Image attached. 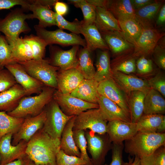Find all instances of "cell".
<instances>
[{
  "label": "cell",
  "mask_w": 165,
  "mask_h": 165,
  "mask_svg": "<svg viewBox=\"0 0 165 165\" xmlns=\"http://www.w3.org/2000/svg\"><path fill=\"white\" fill-rule=\"evenodd\" d=\"M164 36V32L154 27L143 28L134 45L133 56L138 58L151 54L159 41Z\"/></svg>",
  "instance_id": "11"
},
{
  "label": "cell",
  "mask_w": 165,
  "mask_h": 165,
  "mask_svg": "<svg viewBox=\"0 0 165 165\" xmlns=\"http://www.w3.org/2000/svg\"><path fill=\"white\" fill-rule=\"evenodd\" d=\"M124 147L123 143H112L111 148L112 161L109 165H122L123 162V152Z\"/></svg>",
  "instance_id": "50"
},
{
  "label": "cell",
  "mask_w": 165,
  "mask_h": 165,
  "mask_svg": "<svg viewBox=\"0 0 165 165\" xmlns=\"http://www.w3.org/2000/svg\"><path fill=\"white\" fill-rule=\"evenodd\" d=\"M56 13L58 15L63 16L68 12V8L67 5L63 2L57 0L54 5Z\"/></svg>",
  "instance_id": "53"
},
{
  "label": "cell",
  "mask_w": 165,
  "mask_h": 165,
  "mask_svg": "<svg viewBox=\"0 0 165 165\" xmlns=\"http://www.w3.org/2000/svg\"><path fill=\"white\" fill-rule=\"evenodd\" d=\"M24 118L12 116L4 111H0V139L9 133L13 135L19 130Z\"/></svg>",
  "instance_id": "38"
},
{
  "label": "cell",
  "mask_w": 165,
  "mask_h": 165,
  "mask_svg": "<svg viewBox=\"0 0 165 165\" xmlns=\"http://www.w3.org/2000/svg\"><path fill=\"white\" fill-rule=\"evenodd\" d=\"M31 0H0V10L9 9L16 5H20L24 10H28Z\"/></svg>",
  "instance_id": "51"
},
{
  "label": "cell",
  "mask_w": 165,
  "mask_h": 165,
  "mask_svg": "<svg viewBox=\"0 0 165 165\" xmlns=\"http://www.w3.org/2000/svg\"><path fill=\"white\" fill-rule=\"evenodd\" d=\"M165 23V4L164 3L160 8L156 16L154 27L156 29L164 25Z\"/></svg>",
  "instance_id": "52"
},
{
  "label": "cell",
  "mask_w": 165,
  "mask_h": 165,
  "mask_svg": "<svg viewBox=\"0 0 165 165\" xmlns=\"http://www.w3.org/2000/svg\"><path fill=\"white\" fill-rule=\"evenodd\" d=\"M165 112V100L156 90L151 88L145 95L143 114L163 115Z\"/></svg>",
  "instance_id": "30"
},
{
  "label": "cell",
  "mask_w": 165,
  "mask_h": 165,
  "mask_svg": "<svg viewBox=\"0 0 165 165\" xmlns=\"http://www.w3.org/2000/svg\"><path fill=\"white\" fill-rule=\"evenodd\" d=\"M28 10L32 12L33 19L39 20L38 24L39 27L45 28L56 25L55 13L50 8L42 4L40 0H31Z\"/></svg>",
  "instance_id": "25"
},
{
  "label": "cell",
  "mask_w": 165,
  "mask_h": 165,
  "mask_svg": "<svg viewBox=\"0 0 165 165\" xmlns=\"http://www.w3.org/2000/svg\"><path fill=\"white\" fill-rule=\"evenodd\" d=\"M108 122L99 108L89 109L75 116L73 130H88L104 134L107 133Z\"/></svg>",
  "instance_id": "7"
},
{
  "label": "cell",
  "mask_w": 165,
  "mask_h": 165,
  "mask_svg": "<svg viewBox=\"0 0 165 165\" xmlns=\"http://www.w3.org/2000/svg\"><path fill=\"white\" fill-rule=\"evenodd\" d=\"M7 41L11 48L14 62L34 60L31 47L24 38L19 37L14 40Z\"/></svg>",
  "instance_id": "31"
},
{
  "label": "cell",
  "mask_w": 165,
  "mask_h": 165,
  "mask_svg": "<svg viewBox=\"0 0 165 165\" xmlns=\"http://www.w3.org/2000/svg\"><path fill=\"white\" fill-rule=\"evenodd\" d=\"M29 158L27 156L7 163L0 165H25Z\"/></svg>",
  "instance_id": "55"
},
{
  "label": "cell",
  "mask_w": 165,
  "mask_h": 165,
  "mask_svg": "<svg viewBox=\"0 0 165 165\" xmlns=\"http://www.w3.org/2000/svg\"><path fill=\"white\" fill-rule=\"evenodd\" d=\"M97 104L99 108L108 122L120 120L131 122L130 115L109 99L100 95Z\"/></svg>",
  "instance_id": "22"
},
{
  "label": "cell",
  "mask_w": 165,
  "mask_h": 165,
  "mask_svg": "<svg viewBox=\"0 0 165 165\" xmlns=\"http://www.w3.org/2000/svg\"><path fill=\"white\" fill-rule=\"evenodd\" d=\"M34 28L37 36L42 40L47 46L57 44L62 46L80 45L83 47H86L85 40L79 35L72 33H68L60 29L49 31L38 25H35Z\"/></svg>",
  "instance_id": "9"
},
{
  "label": "cell",
  "mask_w": 165,
  "mask_h": 165,
  "mask_svg": "<svg viewBox=\"0 0 165 165\" xmlns=\"http://www.w3.org/2000/svg\"><path fill=\"white\" fill-rule=\"evenodd\" d=\"M125 141V152L141 159L150 155L160 146L165 145V134L138 131Z\"/></svg>",
  "instance_id": "2"
},
{
  "label": "cell",
  "mask_w": 165,
  "mask_h": 165,
  "mask_svg": "<svg viewBox=\"0 0 165 165\" xmlns=\"http://www.w3.org/2000/svg\"><path fill=\"white\" fill-rule=\"evenodd\" d=\"M55 19L56 26L59 29H66L77 35L81 34L80 28L82 20L80 21L77 19H75L73 22H70L66 20L63 16L58 15L56 13Z\"/></svg>",
  "instance_id": "42"
},
{
  "label": "cell",
  "mask_w": 165,
  "mask_h": 165,
  "mask_svg": "<svg viewBox=\"0 0 165 165\" xmlns=\"http://www.w3.org/2000/svg\"><path fill=\"white\" fill-rule=\"evenodd\" d=\"M132 53L117 57L111 63V70L129 75L136 71V60Z\"/></svg>",
  "instance_id": "37"
},
{
  "label": "cell",
  "mask_w": 165,
  "mask_h": 165,
  "mask_svg": "<svg viewBox=\"0 0 165 165\" xmlns=\"http://www.w3.org/2000/svg\"><path fill=\"white\" fill-rule=\"evenodd\" d=\"M164 2V0H156L152 3L134 10L135 19L142 28L154 27L156 16Z\"/></svg>",
  "instance_id": "24"
},
{
  "label": "cell",
  "mask_w": 165,
  "mask_h": 165,
  "mask_svg": "<svg viewBox=\"0 0 165 165\" xmlns=\"http://www.w3.org/2000/svg\"><path fill=\"white\" fill-rule=\"evenodd\" d=\"M140 160L141 165H165V145L160 146Z\"/></svg>",
  "instance_id": "43"
},
{
  "label": "cell",
  "mask_w": 165,
  "mask_h": 165,
  "mask_svg": "<svg viewBox=\"0 0 165 165\" xmlns=\"http://www.w3.org/2000/svg\"><path fill=\"white\" fill-rule=\"evenodd\" d=\"M28 96L24 88L16 83L0 93V111L9 112L14 109L24 97Z\"/></svg>",
  "instance_id": "21"
},
{
  "label": "cell",
  "mask_w": 165,
  "mask_h": 165,
  "mask_svg": "<svg viewBox=\"0 0 165 165\" xmlns=\"http://www.w3.org/2000/svg\"><path fill=\"white\" fill-rule=\"evenodd\" d=\"M75 116L68 122L62 132L60 139V149L65 154L80 157L81 153L76 146L73 135V127Z\"/></svg>",
  "instance_id": "28"
},
{
  "label": "cell",
  "mask_w": 165,
  "mask_h": 165,
  "mask_svg": "<svg viewBox=\"0 0 165 165\" xmlns=\"http://www.w3.org/2000/svg\"><path fill=\"white\" fill-rule=\"evenodd\" d=\"M109 50H99L97 52L95 64L96 70L94 79L100 82L111 77Z\"/></svg>",
  "instance_id": "34"
},
{
  "label": "cell",
  "mask_w": 165,
  "mask_h": 165,
  "mask_svg": "<svg viewBox=\"0 0 165 165\" xmlns=\"http://www.w3.org/2000/svg\"><path fill=\"white\" fill-rule=\"evenodd\" d=\"M82 23L80 28L81 34L84 36L86 47L93 52L97 49L109 50L108 47L101 33L94 24Z\"/></svg>",
  "instance_id": "23"
},
{
  "label": "cell",
  "mask_w": 165,
  "mask_h": 165,
  "mask_svg": "<svg viewBox=\"0 0 165 165\" xmlns=\"http://www.w3.org/2000/svg\"><path fill=\"white\" fill-rule=\"evenodd\" d=\"M56 90L45 86L39 94L24 97L14 109L7 113L10 116L18 118L37 116L43 111L46 105L53 99Z\"/></svg>",
  "instance_id": "3"
},
{
  "label": "cell",
  "mask_w": 165,
  "mask_h": 165,
  "mask_svg": "<svg viewBox=\"0 0 165 165\" xmlns=\"http://www.w3.org/2000/svg\"><path fill=\"white\" fill-rule=\"evenodd\" d=\"M16 83L10 72L6 68L0 66V93L9 89Z\"/></svg>",
  "instance_id": "47"
},
{
  "label": "cell",
  "mask_w": 165,
  "mask_h": 165,
  "mask_svg": "<svg viewBox=\"0 0 165 165\" xmlns=\"http://www.w3.org/2000/svg\"><path fill=\"white\" fill-rule=\"evenodd\" d=\"M136 124L138 131L164 133L165 130V116L161 114H143Z\"/></svg>",
  "instance_id": "27"
},
{
  "label": "cell",
  "mask_w": 165,
  "mask_h": 165,
  "mask_svg": "<svg viewBox=\"0 0 165 165\" xmlns=\"http://www.w3.org/2000/svg\"><path fill=\"white\" fill-rule=\"evenodd\" d=\"M86 47L79 50L77 55L78 65L76 68L85 79H94L96 70L93 64L92 53Z\"/></svg>",
  "instance_id": "32"
},
{
  "label": "cell",
  "mask_w": 165,
  "mask_h": 165,
  "mask_svg": "<svg viewBox=\"0 0 165 165\" xmlns=\"http://www.w3.org/2000/svg\"><path fill=\"white\" fill-rule=\"evenodd\" d=\"M118 20L123 35L134 46L141 33L142 28L134 18H124Z\"/></svg>",
  "instance_id": "35"
},
{
  "label": "cell",
  "mask_w": 165,
  "mask_h": 165,
  "mask_svg": "<svg viewBox=\"0 0 165 165\" xmlns=\"http://www.w3.org/2000/svg\"><path fill=\"white\" fill-rule=\"evenodd\" d=\"M46 119V114L44 109L37 116L25 118L19 130L13 135L12 144L16 145L22 140L28 142L42 128Z\"/></svg>",
  "instance_id": "14"
},
{
  "label": "cell",
  "mask_w": 165,
  "mask_h": 165,
  "mask_svg": "<svg viewBox=\"0 0 165 165\" xmlns=\"http://www.w3.org/2000/svg\"><path fill=\"white\" fill-rule=\"evenodd\" d=\"M112 54L117 57L133 52L134 46L129 42L121 31L101 33Z\"/></svg>",
  "instance_id": "20"
},
{
  "label": "cell",
  "mask_w": 165,
  "mask_h": 165,
  "mask_svg": "<svg viewBox=\"0 0 165 165\" xmlns=\"http://www.w3.org/2000/svg\"><path fill=\"white\" fill-rule=\"evenodd\" d=\"M84 79L76 68L65 70L59 69L57 75V90L63 94H70Z\"/></svg>",
  "instance_id": "19"
},
{
  "label": "cell",
  "mask_w": 165,
  "mask_h": 165,
  "mask_svg": "<svg viewBox=\"0 0 165 165\" xmlns=\"http://www.w3.org/2000/svg\"><path fill=\"white\" fill-rule=\"evenodd\" d=\"M105 9L117 20L124 18L135 19L134 10L130 0H106Z\"/></svg>",
  "instance_id": "33"
},
{
  "label": "cell",
  "mask_w": 165,
  "mask_h": 165,
  "mask_svg": "<svg viewBox=\"0 0 165 165\" xmlns=\"http://www.w3.org/2000/svg\"><path fill=\"white\" fill-rule=\"evenodd\" d=\"M153 60L160 68L165 69V36L159 41L152 54Z\"/></svg>",
  "instance_id": "46"
},
{
  "label": "cell",
  "mask_w": 165,
  "mask_h": 165,
  "mask_svg": "<svg viewBox=\"0 0 165 165\" xmlns=\"http://www.w3.org/2000/svg\"><path fill=\"white\" fill-rule=\"evenodd\" d=\"M86 1L95 7H100L105 9L106 0H86Z\"/></svg>",
  "instance_id": "56"
},
{
  "label": "cell",
  "mask_w": 165,
  "mask_h": 165,
  "mask_svg": "<svg viewBox=\"0 0 165 165\" xmlns=\"http://www.w3.org/2000/svg\"><path fill=\"white\" fill-rule=\"evenodd\" d=\"M98 84L94 79H84L70 95L89 103L98 104L100 96L97 90Z\"/></svg>",
  "instance_id": "26"
},
{
  "label": "cell",
  "mask_w": 165,
  "mask_h": 165,
  "mask_svg": "<svg viewBox=\"0 0 165 165\" xmlns=\"http://www.w3.org/2000/svg\"><path fill=\"white\" fill-rule=\"evenodd\" d=\"M111 77L119 86L127 94L139 91L145 95L151 89L147 81L136 76L111 70Z\"/></svg>",
  "instance_id": "18"
},
{
  "label": "cell",
  "mask_w": 165,
  "mask_h": 165,
  "mask_svg": "<svg viewBox=\"0 0 165 165\" xmlns=\"http://www.w3.org/2000/svg\"><path fill=\"white\" fill-rule=\"evenodd\" d=\"M147 82L151 88L156 90L165 97V79L164 75L158 74Z\"/></svg>",
  "instance_id": "49"
},
{
  "label": "cell",
  "mask_w": 165,
  "mask_h": 165,
  "mask_svg": "<svg viewBox=\"0 0 165 165\" xmlns=\"http://www.w3.org/2000/svg\"><path fill=\"white\" fill-rule=\"evenodd\" d=\"M94 24L101 33L110 31L121 32L118 20L109 11L100 7H96Z\"/></svg>",
  "instance_id": "29"
},
{
  "label": "cell",
  "mask_w": 165,
  "mask_h": 165,
  "mask_svg": "<svg viewBox=\"0 0 165 165\" xmlns=\"http://www.w3.org/2000/svg\"><path fill=\"white\" fill-rule=\"evenodd\" d=\"M60 150V140L51 137L41 129L28 142L26 153L37 164L57 165L56 156Z\"/></svg>",
  "instance_id": "1"
},
{
  "label": "cell",
  "mask_w": 165,
  "mask_h": 165,
  "mask_svg": "<svg viewBox=\"0 0 165 165\" xmlns=\"http://www.w3.org/2000/svg\"><path fill=\"white\" fill-rule=\"evenodd\" d=\"M133 9L135 10L155 2V0H130Z\"/></svg>",
  "instance_id": "54"
},
{
  "label": "cell",
  "mask_w": 165,
  "mask_h": 165,
  "mask_svg": "<svg viewBox=\"0 0 165 165\" xmlns=\"http://www.w3.org/2000/svg\"><path fill=\"white\" fill-rule=\"evenodd\" d=\"M104 165H107V164H105Z\"/></svg>",
  "instance_id": "59"
},
{
  "label": "cell",
  "mask_w": 165,
  "mask_h": 165,
  "mask_svg": "<svg viewBox=\"0 0 165 165\" xmlns=\"http://www.w3.org/2000/svg\"></svg>",
  "instance_id": "62"
},
{
  "label": "cell",
  "mask_w": 165,
  "mask_h": 165,
  "mask_svg": "<svg viewBox=\"0 0 165 165\" xmlns=\"http://www.w3.org/2000/svg\"><path fill=\"white\" fill-rule=\"evenodd\" d=\"M18 63L31 76L45 86L57 89V75L60 68L51 65L48 59L33 60Z\"/></svg>",
  "instance_id": "5"
},
{
  "label": "cell",
  "mask_w": 165,
  "mask_h": 165,
  "mask_svg": "<svg viewBox=\"0 0 165 165\" xmlns=\"http://www.w3.org/2000/svg\"><path fill=\"white\" fill-rule=\"evenodd\" d=\"M50 64L61 70L76 68L78 65L77 55L79 46L74 45L68 50H62L57 46H50Z\"/></svg>",
  "instance_id": "13"
},
{
  "label": "cell",
  "mask_w": 165,
  "mask_h": 165,
  "mask_svg": "<svg viewBox=\"0 0 165 165\" xmlns=\"http://www.w3.org/2000/svg\"><path fill=\"white\" fill-rule=\"evenodd\" d=\"M127 101L131 122L136 123L143 115L144 100L145 94L139 91H134L128 94Z\"/></svg>",
  "instance_id": "36"
},
{
  "label": "cell",
  "mask_w": 165,
  "mask_h": 165,
  "mask_svg": "<svg viewBox=\"0 0 165 165\" xmlns=\"http://www.w3.org/2000/svg\"><path fill=\"white\" fill-rule=\"evenodd\" d=\"M68 3L81 9L83 16L82 21L84 24L94 23L96 17V7L88 3L86 0H68Z\"/></svg>",
  "instance_id": "39"
},
{
  "label": "cell",
  "mask_w": 165,
  "mask_h": 165,
  "mask_svg": "<svg viewBox=\"0 0 165 165\" xmlns=\"http://www.w3.org/2000/svg\"><path fill=\"white\" fill-rule=\"evenodd\" d=\"M138 131L135 123L113 120L107 123V133L112 143H123L132 137Z\"/></svg>",
  "instance_id": "17"
},
{
  "label": "cell",
  "mask_w": 165,
  "mask_h": 165,
  "mask_svg": "<svg viewBox=\"0 0 165 165\" xmlns=\"http://www.w3.org/2000/svg\"><path fill=\"white\" fill-rule=\"evenodd\" d=\"M73 135L75 145L81 153L80 157L86 162L87 165H93L87 152V144L84 130H73Z\"/></svg>",
  "instance_id": "41"
},
{
  "label": "cell",
  "mask_w": 165,
  "mask_h": 165,
  "mask_svg": "<svg viewBox=\"0 0 165 165\" xmlns=\"http://www.w3.org/2000/svg\"><path fill=\"white\" fill-rule=\"evenodd\" d=\"M53 99L63 112L68 116H75L86 110L99 108L98 104L88 102L80 99L64 94L56 90Z\"/></svg>",
  "instance_id": "10"
},
{
  "label": "cell",
  "mask_w": 165,
  "mask_h": 165,
  "mask_svg": "<svg viewBox=\"0 0 165 165\" xmlns=\"http://www.w3.org/2000/svg\"><path fill=\"white\" fill-rule=\"evenodd\" d=\"M25 165H49L44 164H37L31 160L30 159L28 160Z\"/></svg>",
  "instance_id": "58"
},
{
  "label": "cell",
  "mask_w": 165,
  "mask_h": 165,
  "mask_svg": "<svg viewBox=\"0 0 165 165\" xmlns=\"http://www.w3.org/2000/svg\"><path fill=\"white\" fill-rule=\"evenodd\" d=\"M13 63L10 46L5 36L0 35V66L4 67Z\"/></svg>",
  "instance_id": "44"
},
{
  "label": "cell",
  "mask_w": 165,
  "mask_h": 165,
  "mask_svg": "<svg viewBox=\"0 0 165 165\" xmlns=\"http://www.w3.org/2000/svg\"><path fill=\"white\" fill-rule=\"evenodd\" d=\"M44 109L46 119L42 129L51 137L60 140L65 126L73 116L65 114L53 99L46 105Z\"/></svg>",
  "instance_id": "6"
},
{
  "label": "cell",
  "mask_w": 165,
  "mask_h": 165,
  "mask_svg": "<svg viewBox=\"0 0 165 165\" xmlns=\"http://www.w3.org/2000/svg\"><path fill=\"white\" fill-rule=\"evenodd\" d=\"M5 67L12 74L16 83L24 88L28 96L33 94H39L45 86L30 75L18 63L7 65Z\"/></svg>",
  "instance_id": "12"
},
{
  "label": "cell",
  "mask_w": 165,
  "mask_h": 165,
  "mask_svg": "<svg viewBox=\"0 0 165 165\" xmlns=\"http://www.w3.org/2000/svg\"><path fill=\"white\" fill-rule=\"evenodd\" d=\"M84 131L87 150L91 156L93 165H104L106 156L112 146L108 134H99L88 130Z\"/></svg>",
  "instance_id": "8"
},
{
  "label": "cell",
  "mask_w": 165,
  "mask_h": 165,
  "mask_svg": "<svg viewBox=\"0 0 165 165\" xmlns=\"http://www.w3.org/2000/svg\"></svg>",
  "instance_id": "61"
},
{
  "label": "cell",
  "mask_w": 165,
  "mask_h": 165,
  "mask_svg": "<svg viewBox=\"0 0 165 165\" xmlns=\"http://www.w3.org/2000/svg\"><path fill=\"white\" fill-rule=\"evenodd\" d=\"M13 134L9 133L0 139V165H3L22 158L26 153L28 142L22 140L15 145L11 144Z\"/></svg>",
  "instance_id": "15"
},
{
  "label": "cell",
  "mask_w": 165,
  "mask_h": 165,
  "mask_svg": "<svg viewBox=\"0 0 165 165\" xmlns=\"http://www.w3.org/2000/svg\"><path fill=\"white\" fill-rule=\"evenodd\" d=\"M24 9H16L0 20V31L5 35L7 41L14 40L19 37L21 33L31 31L26 20L33 19L32 13H25Z\"/></svg>",
  "instance_id": "4"
},
{
  "label": "cell",
  "mask_w": 165,
  "mask_h": 165,
  "mask_svg": "<svg viewBox=\"0 0 165 165\" xmlns=\"http://www.w3.org/2000/svg\"><path fill=\"white\" fill-rule=\"evenodd\" d=\"M97 90L100 95L116 104L130 116L127 95L112 77L99 82Z\"/></svg>",
  "instance_id": "16"
},
{
  "label": "cell",
  "mask_w": 165,
  "mask_h": 165,
  "mask_svg": "<svg viewBox=\"0 0 165 165\" xmlns=\"http://www.w3.org/2000/svg\"><path fill=\"white\" fill-rule=\"evenodd\" d=\"M24 38L31 47L34 60L43 59L47 46L45 42L38 36L34 35H26Z\"/></svg>",
  "instance_id": "40"
},
{
  "label": "cell",
  "mask_w": 165,
  "mask_h": 165,
  "mask_svg": "<svg viewBox=\"0 0 165 165\" xmlns=\"http://www.w3.org/2000/svg\"><path fill=\"white\" fill-rule=\"evenodd\" d=\"M0 160H1V158H0Z\"/></svg>",
  "instance_id": "60"
},
{
  "label": "cell",
  "mask_w": 165,
  "mask_h": 165,
  "mask_svg": "<svg viewBox=\"0 0 165 165\" xmlns=\"http://www.w3.org/2000/svg\"><path fill=\"white\" fill-rule=\"evenodd\" d=\"M122 165H141L140 159L138 156H133L131 158L129 156L127 162L123 161Z\"/></svg>",
  "instance_id": "57"
},
{
  "label": "cell",
  "mask_w": 165,
  "mask_h": 165,
  "mask_svg": "<svg viewBox=\"0 0 165 165\" xmlns=\"http://www.w3.org/2000/svg\"><path fill=\"white\" fill-rule=\"evenodd\" d=\"M146 57L142 56L136 61V71L140 74H145L152 72L153 70L152 60Z\"/></svg>",
  "instance_id": "48"
},
{
  "label": "cell",
  "mask_w": 165,
  "mask_h": 165,
  "mask_svg": "<svg viewBox=\"0 0 165 165\" xmlns=\"http://www.w3.org/2000/svg\"><path fill=\"white\" fill-rule=\"evenodd\" d=\"M57 165H87L86 162L80 157L70 156L60 150L56 156Z\"/></svg>",
  "instance_id": "45"
}]
</instances>
